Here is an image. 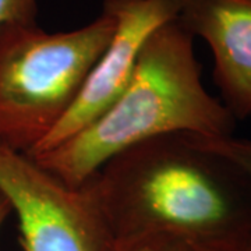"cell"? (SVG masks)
Segmentation results:
<instances>
[{
    "label": "cell",
    "mask_w": 251,
    "mask_h": 251,
    "mask_svg": "<svg viewBox=\"0 0 251 251\" xmlns=\"http://www.w3.org/2000/svg\"><path fill=\"white\" fill-rule=\"evenodd\" d=\"M92 184L115 240L175 233L232 251L251 234V175L190 134L135 144Z\"/></svg>",
    "instance_id": "cell-1"
},
{
    "label": "cell",
    "mask_w": 251,
    "mask_h": 251,
    "mask_svg": "<svg viewBox=\"0 0 251 251\" xmlns=\"http://www.w3.org/2000/svg\"><path fill=\"white\" fill-rule=\"evenodd\" d=\"M236 122L204 88L194 36L176 18L147 38L125 90L98 119L32 159L66 186L78 188L135 144L179 133L229 137Z\"/></svg>",
    "instance_id": "cell-2"
},
{
    "label": "cell",
    "mask_w": 251,
    "mask_h": 251,
    "mask_svg": "<svg viewBox=\"0 0 251 251\" xmlns=\"http://www.w3.org/2000/svg\"><path fill=\"white\" fill-rule=\"evenodd\" d=\"M116 31L102 13L84 27L46 32L38 23L0 27V144L28 153L72 109Z\"/></svg>",
    "instance_id": "cell-3"
},
{
    "label": "cell",
    "mask_w": 251,
    "mask_h": 251,
    "mask_svg": "<svg viewBox=\"0 0 251 251\" xmlns=\"http://www.w3.org/2000/svg\"><path fill=\"white\" fill-rule=\"evenodd\" d=\"M0 193L17 214L23 251H112L92 177L66 186L25 153L0 144Z\"/></svg>",
    "instance_id": "cell-4"
},
{
    "label": "cell",
    "mask_w": 251,
    "mask_h": 251,
    "mask_svg": "<svg viewBox=\"0 0 251 251\" xmlns=\"http://www.w3.org/2000/svg\"><path fill=\"white\" fill-rule=\"evenodd\" d=\"M183 0H103L116 20V31L95 63L72 109L53 131L27 156H36L64 143L98 119L128 82L138 53L156 28L176 20Z\"/></svg>",
    "instance_id": "cell-5"
},
{
    "label": "cell",
    "mask_w": 251,
    "mask_h": 251,
    "mask_svg": "<svg viewBox=\"0 0 251 251\" xmlns=\"http://www.w3.org/2000/svg\"><path fill=\"white\" fill-rule=\"evenodd\" d=\"M177 23L209 46L212 78L236 120L251 116V0H183Z\"/></svg>",
    "instance_id": "cell-6"
},
{
    "label": "cell",
    "mask_w": 251,
    "mask_h": 251,
    "mask_svg": "<svg viewBox=\"0 0 251 251\" xmlns=\"http://www.w3.org/2000/svg\"><path fill=\"white\" fill-rule=\"evenodd\" d=\"M112 251H230L175 233H145L115 240Z\"/></svg>",
    "instance_id": "cell-7"
},
{
    "label": "cell",
    "mask_w": 251,
    "mask_h": 251,
    "mask_svg": "<svg viewBox=\"0 0 251 251\" xmlns=\"http://www.w3.org/2000/svg\"><path fill=\"white\" fill-rule=\"evenodd\" d=\"M198 144L204 145L209 150L222 153L239 163L243 169L251 175V140L249 138H236L229 137H205V135L190 134Z\"/></svg>",
    "instance_id": "cell-8"
},
{
    "label": "cell",
    "mask_w": 251,
    "mask_h": 251,
    "mask_svg": "<svg viewBox=\"0 0 251 251\" xmlns=\"http://www.w3.org/2000/svg\"><path fill=\"white\" fill-rule=\"evenodd\" d=\"M7 23H38V0H0V27Z\"/></svg>",
    "instance_id": "cell-9"
},
{
    "label": "cell",
    "mask_w": 251,
    "mask_h": 251,
    "mask_svg": "<svg viewBox=\"0 0 251 251\" xmlns=\"http://www.w3.org/2000/svg\"><path fill=\"white\" fill-rule=\"evenodd\" d=\"M10 212H11V205H10L9 200L0 193V229L4 224V221L7 219V216L10 215Z\"/></svg>",
    "instance_id": "cell-10"
},
{
    "label": "cell",
    "mask_w": 251,
    "mask_h": 251,
    "mask_svg": "<svg viewBox=\"0 0 251 251\" xmlns=\"http://www.w3.org/2000/svg\"><path fill=\"white\" fill-rule=\"evenodd\" d=\"M232 251H251V234L247 236L242 243H239L236 247H233Z\"/></svg>",
    "instance_id": "cell-11"
}]
</instances>
